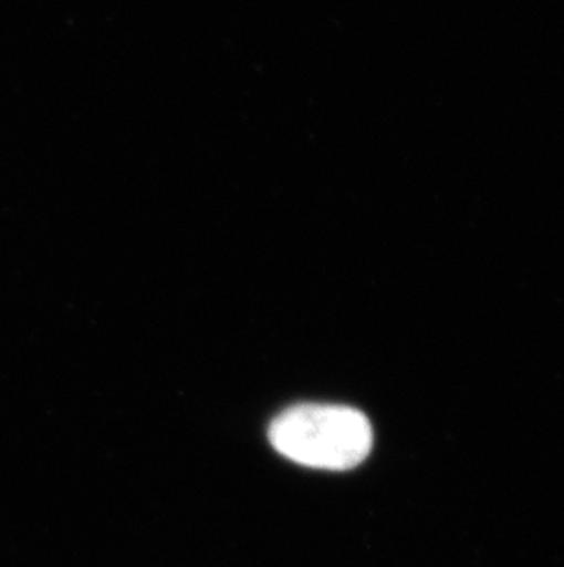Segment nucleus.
Listing matches in <instances>:
<instances>
[{
    "mask_svg": "<svg viewBox=\"0 0 564 567\" xmlns=\"http://www.w3.org/2000/svg\"><path fill=\"white\" fill-rule=\"evenodd\" d=\"M270 443L299 465L348 471L373 450V426L365 413L340 404H297L273 419Z\"/></svg>",
    "mask_w": 564,
    "mask_h": 567,
    "instance_id": "1",
    "label": "nucleus"
}]
</instances>
